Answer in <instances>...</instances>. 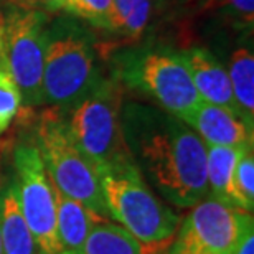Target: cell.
<instances>
[{
    "mask_svg": "<svg viewBox=\"0 0 254 254\" xmlns=\"http://www.w3.org/2000/svg\"><path fill=\"white\" fill-rule=\"evenodd\" d=\"M13 165L17 200L38 254H60L55 187L37 144L22 142L15 147Z\"/></svg>",
    "mask_w": 254,
    "mask_h": 254,
    "instance_id": "cell-8",
    "label": "cell"
},
{
    "mask_svg": "<svg viewBox=\"0 0 254 254\" xmlns=\"http://www.w3.org/2000/svg\"><path fill=\"white\" fill-rule=\"evenodd\" d=\"M48 18L43 12L10 8L0 20V50L17 83L22 104L27 108L43 103V60Z\"/></svg>",
    "mask_w": 254,
    "mask_h": 254,
    "instance_id": "cell-7",
    "label": "cell"
},
{
    "mask_svg": "<svg viewBox=\"0 0 254 254\" xmlns=\"http://www.w3.org/2000/svg\"><path fill=\"white\" fill-rule=\"evenodd\" d=\"M226 254H231V253H226Z\"/></svg>",
    "mask_w": 254,
    "mask_h": 254,
    "instance_id": "cell-25",
    "label": "cell"
},
{
    "mask_svg": "<svg viewBox=\"0 0 254 254\" xmlns=\"http://www.w3.org/2000/svg\"><path fill=\"white\" fill-rule=\"evenodd\" d=\"M22 108V94L5 63L0 50V135L13 123Z\"/></svg>",
    "mask_w": 254,
    "mask_h": 254,
    "instance_id": "cell-19",
    "label": "cell"
},
{
    "mask_svg": "<svg viewBox=\"0 0 254 254\" xmlns=\"http://www.w3.org/2000/svg\"><path fill=\"white\" fill-rule=\"evenodd\" d=\"M119 81L154 98L160 109L185 121L203 101L180 55L162 48L127 50L116 58Z\"/></svg>",
    "mask_w": 254,
    "mask_h": 254,
    "instance_id": "cell-5",
    "label": "cell"
},
{
    "mask_svg": "<svg viewBox=\"0 0 254 254\" xmlns=\"http://www.w3.org/2000/svg\"><path fill=\"white\" fill-rule=\"evenodd\" d=\"M108 215L140 246L174 240L182 218L155 196L134 160L96 170Z\"/></svg>",
    "mask_w": 254,
    "mask_h": 254,
    "instance_id": "cell-3",
    "label": "cell"
},
{
    "mask_svg": "<svg viewBox=\"0 0 254 254\" xmlns=\"http://www.w3.org/2000/svg\"><path fill=\"white\" fill-rule=\"evenodd\" d=\"M179 55L203 103L220 106L241 118L225 66L208 50L200 47L184 50Z\"/></svg>",
    "mask_w": 254,
    "mask_h": 254,
    "instance_id": "cell-10",
    "label": "cell"
},
{
    "mask_svg": "<svg viewBox=\"0 0 254 254\" xmlns=\"http://www.w3.org/2000/svg\"><path fill=\"white\" fill-rule=\"evenodd\" d=\"M103 79L89 30L69 15L48 23L43 60V103L69 111L93 93Z\"/></svg>",
    "mask_w": 254,
    "mask_h": 254,
    "instance_id": "cell-2",
    "label": "cell"
},
{
    "mask_svg": "<svg viewBox=\"0 0 254 254\" xmlns=\"http://www.w3.org/2000/svg\"><path fill=\"white\" fill-rule=\"evenodd\" d=\"M206 147V184L208 195L216 201L245 211V205L235 187V170L241 154L250 147Z\"/></svg>",
    "mask_w": 254,
    "mask_h": 254,
    "instance_id": "cell-13",
    "label": "cell"
},
{
    "mask_svg": "<svg viewBox=\"0 0 254 254\" xmlns=\"http://www.w3.org/2000/svg\"><path fill=\"white\" fill-rule=\"evenodd\" d=\"M182 220L169 254H226L235 248L251 213L208 196Z\"/></svg>",
    "mask_w": 254,
    "mask_h": 254,
    "instance_id": "cell-9",
    "label": "cell"
},
{
    "mask_svg": "<svg viewBox=\"0 0 254 254\" xmlns=\"http://www.w3.org/2000/svg\"><path fill=\"white\" fill-rule=\"evenodd\" d=\"M127 149L147 184L179 208H191L208 195L206 147L184 121L160 108L121 106Z\"/></svg>",
    "mask_w": 254,
    "mask_h": 254,
    "instance_id": "cell-1",
    "label": "cell"
},
{
    "mask_svg": "<svg viewBox=\"0 0 254 254\" xmlns=\"http://www.w3.org/2000/svg\"><path fill=\"white\" fill-rule=\"evenodd\" d=\"M55 198H57L60 254H83L86 238L91 230L98 223L108 221V218L99 216L98 213L81 205L79 201L71 200L57 189H55Z\"/></svg>",
    "mask_w": 254,
    "mask_h": 254,
    "instance_id": "cell-12",
    "label": "cell"
},
{
    "mask_svg": "<svg viewBox=\"0 0 254 254\" xmlns=\"http://www.w3.org/2000/svg\"><path fill=\"white\" fill-rule=\"evenodd\" d=\"M83 254H142L140 245L123 226L111 221L98 223L86 238Z\"/></svg>",
    "mask_w": 254,
    "mask_h": 254,
    "instance_id": "cell-16",
    "label": "cell"
},
{
    "mask_svg": "<svg viewBox=\"0 0 254 254\" xmlns=\"http://www.w3.org/2000/svg\"><path fill=\"white\" fill-rule=\"evenodd\" d=\"M152 15V0H113L111 32L127 40H139L145 33Z\"/></svg>",
    "mask_w": 254,
    "mask_h": 254,
    "instance_id": "cell-17",
    "label": "cell"
},
{
    "mask_svg": "<svg viewBox=\"0 0 254 254\" xmlns=\"http://www.w3.org/2000/svg\"><path fill=\"white\" fill-rule=\"evenodd\" d=\"M62 10L69 17L84 20L93 27L111 32L113 0H64Z\"/></svg>",
    "mask_w": 254,
    "mask_h": 254,
    "instance_id": "cell-18",
    "label": "cell"
},
{
    "mask_svg": "<svg viewBox=\"0 0 254 254\" xmlns=\"http://www.w3.org/2000/svg\"><path fill=\"white\" fill-rule=\"evenodd\" d=\"M231 254H254V221L253 216L243 226V231L238 238Z\"/></svg>",
    "mask_w": 254,
    "mask_h": 254,
    "instance_id": "cell-23",
    "label": "cell"
},
{
    "mask_svg": "<svg viewBox=\"0 0 254 254\" xmlns=\"http://www.w3.org/2000/svg\"><path fill=\"white\" fill-rule=\"evenodd\" d=\"M17 8L37 10V12H57L63 8L64 0H7Z\"/></svg>",
    "mask_w": 254,
    "mask_h": 254,
    "instance_id": "cell-22",
    "label": "cell"
},
{
    "mask_svg": "<svg viewBox=\"0 0 254 254\" xmlns=\"http://www.w3.org/2000/svg\"><path fill=\"white\" fill-rule=\"evenodd\" d=\"M223 5L230 10L235 23L251 32L254 23V0H223Z\"/></svg>",
    "mask_w": 254,
    "mask_h": 254,
    "instance_id": "cell-21",
    "label": "cell"
},
{
    "mask_svg": "<svg viewBox=\"0 0 254 254\" xmlns=\"http://www.w3.org/2000/svg\"><path fill=\"white\" fill-rule=\"evenodd\" d=\"M0 254H3V246H2V235H0Z\"/></svg>",
    "mask_w": 254,
    "mask_h": 254,
    "instance_id": "cell-24",
    "label": "cell"
},
{
    "mask_svg": "<svg viewBox=\"0 0 254 254\" xmlns=\"http://www.w3.org/2000/svg\"><path fill=\"white\" fill-rule=\"evenodd\" d=\"M0 235L3 254H38L37 243L20 210L13 182L0 196Z\"/></svg>",
    "mask_w": 254,
    "mask_h": 254,
    "instance_id": "cell-14",
    "label": "cell"
},
{
    "mask_svg": "<svg viewBox=\"0 0 254 254\" xmlns=\"http://www.w3.org/2000/svg\"><path fill=\"white\" fill-rule=\"evenodd\" d=\"M184 123L200 137L205 145L250 147L253 145V127L225 108L201 103Z\"/></svg>",
    "mask_w": 254,
    "mask_h": 254,
    "instance_id": "cell-11",
    "label": "cell"
},
{
    "mask_svg": "<svg viewBox=\"0 0 254 254\" xmlns=\"http://www.w3.org/2000/svg\"><path fill=\"white\" fill-rule=\"evenodd\" d=\"M35 144L55 189L108 218L98 174L71 137L64 111L50 106L40 114Z\"/></svg>",
    "mask_w": 254,
    "mask_h": 254,
    "instance_id": "cell-4",
    "label": "cell"
},
{
    "mask_svg": "<svg viewBox=\"0 0 254 254\" xmlns=\"http://www.w3.org/2000/svg\"><path fill=\"white\" fill-rule=\"evenodd\" d=\"M233 96L238 111L245 123L254 126V55L248 47H240L231 53L230 64L226 68Z\"/></svg>",
    "mask_w": 254,
    "mask_h": 254,
    "instance_id": "cell-15",
    "label": "cell"
},
{
    "mask_svg": "<svg viewBox=\"0 0 254 254\" xmlns=\"http://www.w3.org/2000/svg\"><path fill=\"white\" fill-rule=\"evenodd\" d=\"M121 91L116 79H103L93 93L64 111L76 145L94 170L132 160L121 127Z\"/></svg>",
    "mask_w": 254,
    "mask_h": 254,
    "instance_id": "cell-6",
    "label": "cell"
},
{
    "mask_svg": "<svg viewBox=\"0 0 254 254\" xmlns=\"http://www.w3.org/2000/svg\"><path fill=\"white\" fill-rule=\"evenodd\" d=\"M253 147L241 154L235 170V187L245 205V211L253 213L254 208V155Z\"/></svg>",
    "mask_w": 254,
    "mask_h": 254,
    "instance_id": "cell-20",
    "label": "cell"
}]
</instances>
